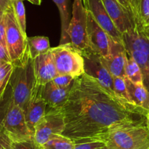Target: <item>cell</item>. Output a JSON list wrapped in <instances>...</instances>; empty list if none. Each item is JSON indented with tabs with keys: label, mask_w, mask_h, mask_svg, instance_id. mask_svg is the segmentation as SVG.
<instances>
[{
	"label": "cell",
	"mask_w": 149,
	"mask_h": 149,
	"mask_svg": "<svg viewBox=\"0 0 149 149\" xmlns=\"http://www.w3.org/2000/svg\"><path fill=\"white\" fill-rule=\"evenodd\" d=\"M60 109L65 123L62 135L74 143L100 140L119 129L146 126L148 112L112 95L86 73L74 78Z\"/></svg>",
	"instance_id": "6da1fadb"
},
{
	"label": "cell",
	"mask_w": 149,
	"mask_h": 149,
	"mask_svg": "<svg viewBox=\"0 0 149 149\" xmlns=\"http://www.w3.org/2000/svg\"><path fill=\"white\" fill-rule=\"evenodd\" d=\"M13 64L14 70L9 84L12 89L13 102L24 111L36 85L34 60L28 51L21 61Z\"/></svg>",
	"instance_id": "7a4b0ae2"
},
{
	"label": "cell",
	"mask_w": 149,
	"mask_h": 149,
	"mask_svg": "<svg viewBox=\"0 0 149 149\" xmlns=\"http://www.w3.org/2000/svg\"><path fill=\"white\" fill-rule=\"evenodd\" d=\"M123 42L130 54L140 67L143 77V85L149 91V34L136 24L123 34Z\"/></svg>",
	"instance_id": "3957f363"
},
{
	"label": "cell",
	"mask_w": 149,
	"mask_h": 149,
	"mask_svg": "<svg viewBox=\"0 0 149 149\" xmlns=\"http://www.w3.org/2000/svg\"><path fill=\"white\" fill-rule=\"evenodd\" d=\"M100 141L116 149H149V130L146 125L126 127L109 133Z\"/></svg>",
	"instance_id": "277c9868"
},
{
	"label": "cell",
	"mask_w": 149,
	"mask_h": 149,
	"mask_svg": "<svg viewBox=\"0 0 149 149\" xmlns=\"http://www.w3.org/2000/svg\"><path fill=\"white\" fill-rule=\"evenodd\" d=\"M6 29V45L12 62L21 61L28 53L27 35L17 21L12 5L4 12Z\"/></svg>",
	"instance_id": "5b68a950"
},
{
	"label": "cell",
	"mask_w": 149,
	"mask_h": 149,
	"mask_svg": "<svg viewBox=\"0 0 149 149\" xmlns=\"http://www.w3.org/2000/svg\"><path fill=\"white\" fill-rule=\"evenodd\" d=\"M58 74H68L78 78L85 73L84 61L81 52L72 44H61L51 48Z\"/></svg>",
	"instance_id": "8992f818"
},
{
	"label": "cell",
	"mask_w": 149,
	"mask_h": 149,
	"mask_svg": "<svg viewBox=\"0 0 149 149\" xmlns=\"http://www.w3.org/2000/svg\"><path fill=\"white\" fill-rule=\"evenodd\" d=\"M68 33L70 43L75 49L81 53L88 49L86 9L82 0H74Z\"/></svg>",
	"instance_id": "52a82bcc"
},
{
	"label": "cell",
	"mask_w": 149,
	"mask_h": 149,
	"mask_svg": "<svg viewBox=\"0 0 149 149\" xmlns=\"http://www.w3.org/2000/svg\"><path fill=\"white\" fill-rule=\"evenodd\" d=\"M65 123L61 109H52L45 113L34 127V142L36 148L45 144L54 134H62Z\"/></svg>",
	"instance_id": "ba28073f"
},
{
	"label": "cell",
	"mask_w": 149,
	"mask_h": 149,
	"mask_svg": "<svg viewBox=\"0 0 149 149\" xmlns=\"http://www.w3.org/2000/svg\"><path fill=\"white\" fill-rule=\"evenodd\" d=\"M2 128L13 142L34 140V135L26 122L24 110L13 101L4 120Z\"/></svg>",
	"instance_id": "9c48e42d"
},
{
	"label": "cell",
	"mask_w": 149,
	"mask_h": 149,
	"mask_svg": "<svg viewBox=\"0 0 149 149\" xmlns=\"http://www.w3.org/2000/svg\"><path fill=\"white\" fill-rule=\"evenodd\" d=\"M81 54L84 58L85 73L95 78L110 94L116 96L113 91V77L103 65L100 56L89 48Z\"/></svg>",
	"instance_id": "30bf717a"
},
{
	"label": "cell",
	"mask_w": 149,
	"mask_h": 149,
	"mask_svg": "<svg viewBox=\"0 0 149 149\" xmlns=\"http://www.w3.org/2000/svg\"><path fill=\"white\" fill-rule=\"evenodd\" d=\"M86 15L88 48L100 56H107L110 54L112 39L99 25L88 10H86Z\"/></svg>",
	"instance_id": "8fae6325"
},
{
	"label": "cell",
	"mask_w": 149,
	"mask_h": 149,
	"mask_svg": "<svg viewBox=\"0 0 149 149\" xmlns=\"http://www.w3.org/2000/svg\"><path fill=\"white\" fill-rule=\"evenodd\" d=\"M84 5L114 42L124 44L123 34L115 26L102 0H85Z\"/></svg>",
	"instance_id": "7c38bea8"
},
{
	"label": "cell",
	"mask_w": 149,
	"mask_h": 149,
	"mask_svg": "<svg viewBox=\"0 0 149 149\" xmlns=\"http://www.w3.org/2000/svg\"><path fill=\"white\" fill-rule=\"evenodd\" d=\"M127 53L124 44L114 42L110 45V54L106 57H101L102 63L113 77L126 78L125 64Z\"/></svg>",
	"instance_id": "4fadbf2b"
},
{
	"label": "cell",
	"mask_w": 149,
	"mask_h": 149,
	"mask_svg": "<svg viewBox=\"0 0 149 149\" xmlns=\"http://www.w3.org/2000/svg\"><path fill=\"white\" fill-rule=\"evenodd\" d=\"M48 105L45 100L41 94L40 86L36 84L31 92V97L28 102L26 107L24 110L26 122L30 130L34 135V127L36 124L45 114V108Z\"/></svg>",
	"instance_id": "5bb4252c"
},
{
	"label": "cell",
	"mask_w": 149,
	"mask_h": 149,
	"mask_svg": "<svg viewBox=\"0 0 149 149\" xmlns=\"http://www.w3.org/2000/svg\"><path fill=\"white\" fill-rule=\"evenodd\" d=\"M117 29L124 34L134 26L132 15L117 0H102Z\"/></svg>",
	"instance_id": "9a60e30c"
},
{
	"label": "cell",
	"mask_w": 149,
	"mask_h": 149,
	"mask_svg": "<svg viewBox=\"0 0 149 149\" xmlns=\"http://www.w3.org/2000/svg\"><path fill=\"white\" fill-rule=\"evenodd\" d=\"M33 60L37 85H45L52 81L58 74L51 50L38 56Z\"/></svg>",
	"instance_id": "2e32d148"
},
{
	"label": "cell",
	"mask_w": 149,
	"mask_h": 149,
	"mask_svg": "<svg viewBox=\"0 0 149 149\" xmlns=\"http://www.w3.org/2000/svg\"><path fill=\"white\" fill-rule=\"evenodd\" d=\"M71 87L59 88L51 81L45 85L40 86L41 94L50 107L52 109H59L67 101Z\"/></svg>",
	"instance_id": "e0dca14e"
},
{
	"label": "cell",
	"mask_w": 149,
	"mask_h": 149,
	"mask_svg": "<svg viewBox=\"0 0 149 149\" xmlns=\"http://www.w3.org/2000/svg\"><path fill=\"white\" fill-rule=\"evenodd\" d=\"M127 91L133 104L149 110V91L143 84H136L124 78Z\"/></svg>",
	"instance_id": "ac0fdd59"
},
{
	"label": "cell",
	"mask_w": 149,
	"mask_h": 149,
	"mask_svg": "<svg viewBox=\"0 0 149 149\" xmlns=\"http://www.w3.org/2000/svg\"><path fill=\"white\" fill-rule=\"evenodd\" d=\"M134 22L141 29L149 28V0H130Z\"/></svg>",
	"instance_id": "d6986e66"
},
{
	"label": "cell",
	"mask_w": 149,
	"mask_h": 149,
	"mask_svg": "<svg viewBox=\"0 0 149 149\" xmlns=\"http://www.w3.org/2000/svg\"><path fill=\"white\" fill-rule=\"evenodd\" d=\"M58 8L61 23V35L60 45L61 44L70 43V40L69 37V25H70V13L68 11L69 0H53Z\"/></svg>",
	"instance_id": "ffe728a7"
},
{
	"label": "cell",
	"mask_w": 149,
	"mask_h": 149,
	"mask_svg": "<svg viewBox=\"0 0 149 149\" xmlns=\"http://www.w3.org/2000/svg\"><path fill=\"white\" fill-rule=\"evenodd\" d=\"M27 43L29 54L32 59H34L41 54L46 53L51 48L49 39L45 36L27 37Z\"/></svg>",
	"instance_id": "44dd1931"
},
{
	"label": "cell",
	"mask_w": 149,
	"mask_h": 149,
	"mask_svg": "<svg viewBox=\"0 0 149 149\" xmlns=\"http://www.w3.org/2000/svg\"><path fill=\"white\" fill-rule=\"evenodd\" d=\"M125 75L126 78L134 84H143V77L141 70L135 60L129 54H127L125 64Z\"/></svg>",
	"instance_id": "7402d4cb"
},
{
	"label": "cell",
	"mask_w": 149,
	"mask_h": 149,
	"mask_svg": "<svg viewBox=\"0 0 149 149\" xmlns=\"http://www.w3.org/2000/svg\"><path fill=\"white\" fill-rule=\"evenodd\" d=\"M75 143L62 134H54L46 143L37 149H73Z\"/></svg>",
	"instance_id": "603a6c76"
},
{
	"label": "cell",
	"mask_w": 149,
	"mask_h": 149,
	"mask_svg": "<svg viewBox=\"0 0 149 149\" xmlns=\"http://www.w3.org/2000/svg\"><path fill=\"white\" fill-rule=\"evenodd\" d=\"M13 70L14 64L12 62L5 63L0 67V102L5 97Z\"/></svg>",
	"instance_id": "cb8c5ba5"
},
{
	"label": "cell",
	"mask_w": 149,
	"mask_h": 149,
	"mask_svg": "<svg viewBox=\"0 0 149 149\" xmlns=\"http://www.w3.org/2000/svg\"><path fill=\"white\" fill-rule=\"evenodd\" d=\"M10 2L17 21H18L23 32L26 34V11L24 1L23 0H10Z\"/></svg>",
	"instance_id": "d4e9b609"
},
{
	"label": "cell",
	"mask_w": 149,
	"mask_h": 149,
	"mask_svg": "<svg viewBox=\"0 0 149 149\" xmlns=\"http://www.w3.org/2000/svg\"><path fill=\"white\" fill-rule=\"evenodd\" d=\"M113 91L117 97L132 104L127 91L124 78L113 77Z\"/></svg>",
	"instance_id": "484cf974"
},
{
	"label": "cell",
	"mask_w": 149,
	"mask_h": 149,
	"mask_svg": "<svg viewBox=\"0 0 149 149\" xmlns=\"http://www.w3.org/2000/svg\"><path fill=\"white\" fill-rule=\"evenodd\" d=\"M13 101L12 89L10 86H8L4 99L0 102V130H2L4 120L6 116L11 102Z\"/></svg>",
	"instance_id": "4316f807"
},
{
	"label": "cell",
	"mask_w": 149,
	"mask_h": 149,
	"mask_svg": "<svg viewBox=\"0 0 149 149\" xmlns=\"http://www.w3.org/2000/svg\"><path fill=\"white\" fill-rule=\"evenodd\" d=\"M74 80V78H73L71 75L58 74L53 79L52 82L54 83V85L59 87V88H65L71 87L72 86Z\"/></svg>",
	"instance_id": "83f0119b"
},
{
	"label": "cell",
	"mask_w": 149,
	"mask_h": 149,
	"mask_svg": "<svg viewBox=\"0 0 149 149\" xmlns=\"http://www.w3.org/2000/svg\"><path fill=\"white\" fill-rule=\"evenodd\" d=\"M106 146L105 143L100 140L83 142L75 143L73 149H102Z\"/></svg>",
	"instance_id": "f1b7e54d"
},
{
	"label": "cell",
	"mask_w": 149,
	"mask_h": 149,
	"mask_svg": "<svg viewBox=\"0 0 149 149\" xmlns=\"http://www.w3.org/2000/svg\"><path fill=\"white\" fill-rule=\"evenodd\" d=\"M11 149H37L34 140L13 142Z\"/></svg>",
	"instance_id": "f546056e"
},
{
	"label": "cell",
	"mask_w": 149,
	"mask_h": 149,
	"mask_svg": "<svg viewBox=\"0 0 149 149\" xmlns=\"http://www.w3.org/2000/svg\"><path fill=\"white\" fill-rule=\"evenodd\" d=\"M13 141L3 130H0V149H11Z\"/></svg>",
	"instance_id": "4dcf8cb0"
},
{
	"label": "cell",
	"mask_w": 149,
	"mask_h": 149,
	"mask_svg": "<svg viewBox=\"0 0 149 149\" xmlns=\"http://www.w3.org/2000/svg\"><path fill=\"white\" fill-rule=\"evenodd\" d=\"M0 44L7 48L6 45V29H5V21L4 13L0 18Z\"/></svg>",
	"instance_id": "1f68e13d"
},
{
	"label": "cell",
	"mask_w": 149,
	"mask_h": 149,
	"mask_svg": "<svg viewBox=\"0 0 149 149\" xmlns=\"http://www.w3.org/2000/svg\"><path fill=\"white\" fill-rule=\"evenodd\" d=\"M0 61H2L3 63L12 62L9 54H8V49L5 47H4L2 44H0Z\"/></svg>",
	"instance_id": "d6a6232c"
},
{
	"label": "cell",
	"mask_w": 149,
	"mask_h": 149,
	"mask_svg": "<svg viewBox=\"0 0 149 149\" xmlns=\"http://www.w3.org/2000/svg\"><path fill=\"white\" fill-rule=\"evenodd\" d=\"M117 1H118V2L122 5V6H124L127 10L130 11V12L131 13L132 15V10H131V6H130V0H117Z\"/></svg>",
	"instance_id": "836d02e7"
},
{
	"label": "cell",
	"mask_w": 149,
	"mask_h": 149,
	"mask_svg": "<svg viewBox=\"0 0 149 149\" xmlns=\"http://www.w3.org/2000/svg\"><path fill=\"white\" fill-rule=\"evenodd\" d=\"M10 5V0H0V7H1V8H2V10L4 12H5Z\"/></svg>",
	"instance_id": "e575fe53"
},
{
	"label": "cell",
	"mask_w": 149,
	"mask_h": 149,
	"mask_svg": "<svg viewBox=\"0 0 149 149\" xmlns=\"http://www.w3.org/2000/svg\"><path fill=\"white\" fill-rule=\"evenodd\" d=\"M24 1V0H23ZM28 2H29L30 3L33 4V5H41V1L42 0H27Z\"/></svg>",
	"instance_id": "d590c367"
},
{
	"label": "cell",
	"mask_w": 149,
	"mask_h": 149,
	"mask_svg": "<svg viewBox=\"0 0 149 149\" xmlns=\"http://www.w3.org/2000/svg\"><path fill=\"white\" fill-rule=\"evenodd\" d=\"M146 127L149 130V110L148 112L147 115H146Z\"/></svg>",
	"instance_id": "8d00e7d4"
},
{
	"label": "cell",
	"mask_w": 149,
	"mask_h": 149,
	"mask_svg": "<svg viewBox=\"0 0 149 149\" xmlns=\"http://www.w3.org/2000/svg\"><path fill=\"white\" fill-rule=\"evenodd\" d=\"M102 149H116V148H114L110 147V146H105Z\"/></svg>",
	"instance_id": "74e56055"
},
{
	"label": "cell",
	"mask_w": 149,
	"mask_h": 149,
	"mask_svg": "<svg viewBox=\"0 0 149 149\" xmlns=\"http://www.w3.org/2000/svg\"><path fill=\"white\" fill-rule=\"evenodd\" d=\"M3 13H4V11L2 10V8H1V7H0V18H1V17L2 16V15H3Z\"/></svg>",
	"instance_id": "f35d334b"
},
{
	"label": "cell",
	"mask_w": 149,
	"mask_h": 149,
	"mask_svg": "<svg viewBox=\"0 0 149 149\" xmlns=\"http://www.w3.org/2000/svg\"><path fill=\"white\" fill-rule=\"evenodd\" d=\"M4 64H5V63H3V62H2V61H0V67H1V66H2V65H3Z\"/></svg>",
	"instance_id": "ab89813d"
},
{
	"label": "cell",
	"mask_w": 149,
	"mask_h": 149,
	"mask_svg": "<svg viewBox=\"0 0 149 149\" xmlns=\"http://www.w3.org/2000/svg\"><path fill=\"white\" fill-rule=\"evenodd\" d=\"M142 30H143V29H142ZM143 31H144V30H143ZM146 31V32H147V33H148V34H149V28H148V29H147V30H146V31Z\"/></svg>",
	"instance_id": "60d3db41"
},
{
	"label": "cell",
	"mask_w": 149,
	"mask_h": 149,
	"mask_svg": "<svg viewBox=\"0 0 149 149\" xmlns=\"http://www.w3.org/2000/svg\"><path fill=\"white\" fill-rule=\"evenodd\" d=\"M82 2H83V4H84V2H85V0H82Z\"/></svg>",
	"instance_id": "b9f144b4"
}]
</instances>
